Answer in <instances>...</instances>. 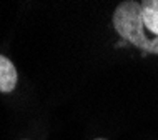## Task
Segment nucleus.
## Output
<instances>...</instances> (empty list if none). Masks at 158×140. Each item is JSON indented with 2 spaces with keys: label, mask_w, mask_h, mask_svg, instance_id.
I'll use <instances>...</instances> for the list:
<instances>
[{
  "label": "nucleus",
  "mask_w": 158,
  "mask_h": 140,
  "mask_svg": "<svg viewBox=\"0 0 158 140\" xmlns=\"http://www.w3.org/2000/svg\"><path fill=\"white\" fill-rule=\"evenodd\" d=\"M118 35L143 53L158 55V0H125L113 12Z\"/></svg>",
  "instance_id": "f257e3e1"
},
{
  "label": "nucleus",
  "mask_w": 158,
  "mask_h": 140,
  "mask_svg": "<svg viewBox=\"0 0 158 140\" xmlns=\"http://www.w3.org/2000/svg\"><path fill=\"white\" fill-rule=\"evenodd\" d=\"M17 78L19 75H17V69L12 60L0 55V92H12L17 85Z\"/></svg>",
  "instance_id": "f03ea898"
},
{
  "label": "nucleus",
  "mask_w": 158,
  "mask_h": 140,
  "mask_svg": "<svg viewBox=\"0 0 158 140\" xmlns=\"http://www.w3.org/2000/svg\"><path fill=\"white\" fill-rule=\"evenodd\" d=\"M95 140H106V138H95Z\"/></svg>",
  "instance_id": "7ed1b4c3"
}]
</instances>
